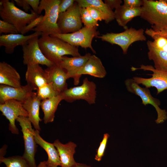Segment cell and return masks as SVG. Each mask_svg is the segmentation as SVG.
Segmentation results:
<instances>
[{
  "label": "cell",
  "instance_id": "obj_1",
  "mask_svg": "<svg viewBox=\"0 0 167 167\" xmlns=\"http://www.w3.org/2000/svg\"><path fill=\"white\" fill-rule=\"evenodd\" d=\"M38 44L47 58L57 64L62 61L63 56L68 55L73 57L81 56L77 47L57 37L50 35L41 36L39 38Z\"/></svg>",
  "mask_w": 167,
  "mask_h": 167
},
{
  "label": "cell",
  "instance_id": "obj_2",
  "mask_svg": "<svg viewBox=\"0 0 167 167\" xmlns=\"http://www.w3.org/2000/svg\"><path fill=\"white\" fill-rule=\"evenodd\" d=\"M141 18L155 32L167 30V4L164 0H143Z\"/></svg>",
  "mask_w": 167,
  "mask_h": 167
},
{
  "label": "cell",
  "instance_id": "obj_3",
  "mask_svg": "<svg viewBox=\"0 0 167 167\" xmlns=\"http://www.w3.org/2000/svg\"><path fill=\"white\" fill-rule=\"evenodd\" d=\"M61 0H41L40 1L38 14H40L43 10L45 13L39 24L32 30L41 32V36L61 33L58 27V7Z\"/></svg>",
  "mask_w": 167,
  "mask_h": 167
},
{
  "label": "cell",
  "instance_id": "obj_4",
  "mask_svg": "<svg viewBox=\"0 0 167 167\" xmlns=\"http://www.w3.org/2000/svg\"><path fill=\"white\" fill-rule=\"evenodd\" d=\"M8 0L0 1V16L2 20L14 25L20 33L23 28L40 15L31 10L28 13L16 7Z\"/></svg>",
  "mask_w": 167,
  "mask_h": 167
},
{
  "label": "cell",
  "instance_id": "obj_5",
  "mask_svg": "<svg viewBox=\"0 0 167 167\" xmlns=\"http://www.w3.org/2000/svg\"><path fill=\"white\" fill-rule=\"evenodd\" d=\"M144 30L142 28L136 30L131 27L127 28L121 32L107 33L98 36L96 38L100 39L111 44L117 45L122 49L124 54H127L130 45L137 41H144L146 37L144 35Z\"/></svg>",
  "mask_w": 167,
  "mask_h": 167
},
{
  "label": "cell",
  "instance_id": "obj_6",
  "mask_svg": "<svg viewBox=\"0 0 167 167\" xmlns=\"http://www.w3.org/2000/svg\"><path fill=\"white\" fill-rule=\"evenodd\" d=\"M97 27H83L78 31L67 34H55L50 36L57 37L70 45L77 47L80 46L85 49H90L94 54L96 52L92 46V42L94 37L100 35L97 30Z\"/></svg>",
  "mask_w": 167,
  "mask_h": 167
},
{
  "label": "cell",
  "instance_id": "obj_7",
  "mask_svg": "<svg viewBox=\"0 0 167 167\" xmlns=\"http://www.w3.org/2000/svg\"><path fill=\"white\" fill-rule=\"evenodd\" d=\"M96 85L94 82L85 78L83 80L81 85L68 88L60 95L63 100L69 103L83 100L91 105L96 102Z\"/></svg>",
  "mask_w": 167,
  "mask_h": 167
},
{
  "label": "cell",
  "instance_id": "obj_8",
  "mask_svg": "<svg viewBox=\"0 0 167 167\" xmlns=\"http://www.w3.org/2000/svg\"><path fill=\"white\" fill-rule=\"evenodd\" d=\"M125 84L128 92L140 97L143 105L150 104L155 108L157 114V118L155 121L157 123H163L167 119V112L160 108V101L152 96L148 88L141 87L133 79H126Z\"/></svg>",
  "mask_w": 167,
  "mask_h": 167
},
{
  "label": "cell",
  "instance_id": "obj_9",
  "mask_svg": "<svg viewBox=\"0 0 167 167\" xmlns=\"http://www.w3.org/2000/svg\"><path fill=\"white\" fill-rule=\"evenodd\" d=\"M16 120L19 122L23 134L24 151L22 156L30 167H37L35 159L37 145L32 123L27 117L19 116Z\"/></svg>",
  "mask_w": 167,
  "mask_h": 167
},
{
  "label": "cell",
  "instance_id": "obj_10",
  "mask_svg": "<svg viewBox=\"0 0 167 167\" xmlns=\"http://www.w3.org/2000/svg\"><path fill=\"white\" fill-rule=\"evenodd\" d=\"M80 8L75 0L66 11L59 14L57 24L61 34L74 32L83 27Z\"/></svg>",
  "mask_w": 167,
  "mask_h": 167
},
{
  "label": "cell",
  "instance_id": "obj_11",
  "mask_svg": "<svg viewBox=\"0 0 167 167\" xmlns=\"http://www.w3.org/2000/svg\"><path fill=\"white\" fill-rule=\"evenodd\" d=\"M131 70L134 71L138 70L144 71H150L152 74V77L146 78L139 77H134L133 79L139 84H142L146 88L155 87L157 89V94H159L167 89V72L162 71L155 69L152 65H142L139 68L132 66Z\"/></svg>",
  "mask_w": 167,
  "mask_h": 167
},
{
  "label": "cell",
  "instance_id": "obj_12",
  "mask_svg": "<svg viewBox=\"0 0 167 167\" xmlns=\"http://www.w3.org/2000/svg\"><path fill=\"white\" fill-rule=\"evenodd\" d=\"M39 36L32 38L27 44L22 46L23 64L27 66L41 64L50 67L54 63L47 58L41 50L38 44Z\"/></svg>",
  "mask_w": 167,
  "mask_h": 167
},
{
  "label": "cell",
  "instance_id": "obj_13",
  "mask_svg": "<svg viewBox=\"0 0 167 167\" xmlns=\"http://www.w3.org/2000/svg\"><path fill=\"white\" fill-rule=\"evenodd\" d=\"M0 110L2 114L9 120V129L12 133L18 134L19 131L15 121L19 116L28 117V113L22 103L14 99L8 100L0 104Z\"/></svg>",
  "mask_w": 167,
  "mask_h": 167
},
{
  "label": "cell",
  "instance_id": "obj_14",
  "mask_svg": "<svg viewBox=\"0 0 167 167\" xmlns=\"http://www.w3.org/2000/svg\"><path fill=\"white\" fill-rule=\"evenodd\" d=\"M33 91L32 88L27 84L19 87H12L5 85H0V104L6 101L14 99L23 102Z\"/></svg>",
  "mask_w": 167,
  "mask_h": 167
},
{
  "label": "cell",
  "instance_id": "obj_15",
  "mask_svg": "<svg viewBox=\"0 0 167 167\" xmlns=\"http://www.w3.org/2000/svg\"><path fill=\"white\" fill-rule=\"evenodd\" d=\"M45 70L47 74L48 83L51 84L59 94L68 88L66 82L68 79L67 72L65 69L58 64H54Z\"/></svg>",
  "mask_w": 167,
  "mask_h": 167
},
{
  "label": "cell",
  "instance_id": "obj_16",
  "mask_svg": "<svg viewBox=\"0 0 167 167\" xmlns=\"http://www.w3.org/2000/svg\"><path fill=\"white\" fill-rule=\"evenodd\" d=\"M107 74L106 70L101 59L95 55H91L88 60L76 74L74 85L79 84L82 75H88L100 78H103Z\"/></svg>",
  "mask_w": 167,
  "mask_h": 167
},
{
  "label": "cell",
  "instance_id": "obj_17",
  "mask_svg": "<svg viewBox=\"0 0 167 167\" xmlns=\"http://www.w3.org/2000/svg\"><path fill=\"white\" fill-rule=\"evenodd\" d=\"M41 35L42 33L39 32H35L28 35L21 33L2 34L0 36V46L5 47V51L6 54H12L16 47L22 46L27 44L32 38Z\"/></svg>",
  "mask_w": 167,
  "mask_h": 167
},
{
  "label": "cell",
  "instance_id": "obj_18",
  "mask_svg": "<svg viewBox=\"0 0 167 167\" xmlns=\"http://www.w3.org/2000/svg\"><path fill=\"white\" fill-rule=\"evenodd\" d=\"M91 54L87 53L85 55L78 57H62V61L58 64L67 72V79L72 78L74 82L76 79V74L88 60Z\"/></svg>",
  "mask_w": 167,
  "mask_h": 167
},
{
  "label": "cell",
  "instance_id": "obj_19",
  "mask_svg": "<svg viewBox=\"0 0 167 167\" xmlns=\"http://www.w3.org/2000/svg\"><path fill=\"white\" fill-rule=\"evenodd\" d=\"M41 101L36 92H33L22 103V105L28 113V118L36 130L40 131L39 122L42 121L39 117V109Z\"/></svg>",
  "mask_w": 167,
  "mask_h": 167
},
{
  "label": "cell",
  "instance_id": "obj_20",
  "mask_svg": "<svg viewBox=\"0 0 167 167\" xmlns=\"http://www.w3.org/2000/svg\"><path fill=\"white\" fill-rule=\"evenodd\" d=\"M25 79L27 84L33 90L37 91L39 88L48 83L45 70L38 64L27 66Z\"/></svg>",
  "mask_w": 167,
  "mask_h": 167
},
{
  "label": "cell",
  "instance_id": "obj_21",
  "mask_svg": "<svg viewBox=\"0 0 167 167\" xmlns=\"http://www.w3.org/2000/svg\"><path fill=\"white\" fill-rule=\"evenodd\" d=\"M53 144L58 152L61 167H71L77 163L74 158L77 146L76 144L70 141L64 144L58 139L55 140Z\"/></svg>",
  "mask_w": 167,
  "mask_h": 167
},
{
  "label": "cell",
  "instance_id": "obj_22",
  "mask_svg": "<svg viewBox=\"0 0 167 167\" xmlns=\"http://www.w3.org/2000/svg\"><path fill=\"white\" fill-rule=\"evenodd\" d=\"M0 84L12 87L21 86L20 77L16 70L7 62H0Z\"/></svg>",
  "mask_w": 167,
  "mask_h": 167
},
{
  "label": "cell",
  "instance_id": "obj_23",
  "mask_svg": "<svg viewBox=\"0 0 167 167\" xmlns=\"http://www.w3.org/2000/svg\"><path fill=\"white\" fill-rule=\"evenodd\" d=\"M34 137L36 144L39 145L46 152L48 156L47 161L50 167L61 166V163L58 152L53 143H49L44 139L40 135V131H34Z\"/></svg>",
  "mask_w": 167,
  "mask_h": 167
},
{
  "label": "cell",
  "instance_id": "obj_24",
  "mask_svg": "<svg viewBox=\"0 0 167 167\" xmlns=\"http://www.w3.org/2000/svg\"><path fill=\"white\" fill-rule=\"evenodd\" d=\"M141 7L132 8L121 5L114 11V18L118 24L125 30L128 28L127 24L134 18L140 16Z\"/></svg>",
  "mask_w": 167,
  "mask_h": 167
},
{
  "label": "cell",
  "instance_id": "obj_25",
  "mask_svg": "<svg viewBox=\"0 0 167 167\" xmlns=\"http://www.w3.org/2000/svg\"><path fill=\"white\" fill-rule=\"evenodd\" d=\"M62 100V96L59 95L41 101L40 107L44 113L43 119L45 124L54 121L55 113L59 104Z\"/></svg>",
  "mask_w": 167,
  "mask_h": 167
},
{
  "label": "cell",
  "instance_id": "obj_26",
  "mask_svg": "<svg viewBox=\"0 0 167 167\" xmlns=\"http://www.w3.org/2000/svg\"><path fill=\"white\" fill-rule=\"evenodd\" d=\"M148 59L153 61L154 68L160 71L167 72V52L157 49L147 42Z\"/></svg>",
  "mask_w": 167,
  "mask_h": 167
},
{
  "label": "cell",
  "instance_id": "obj_27",
  "mask_svg": "<svg viewBox=\"0 0 167 167\" xmlns=\"http://www.w3.org/2000/svg\"><path fill=\"white\" fill-rule=\"evenodd\" d=\"M75 1L81 7L92 6L100 10L106 17V21L105 22L106 24L115 19L114 11L102 0H76Z\"/></svg>",
  "mask_w": 167,
  "mask_h": 167
},
{
  "label": "cell",
  "instance_id": "obj_28",
  "mask_svg": "<svg viewBox=\"0 0 167 167\" xmlns=\"http://www.w3.org/2000/svg\"><path fill=\"white\" fill-rule=\"evenodd\" d=\"M145 33L151 37L153 41H148L154 48L162 51L167 52V39L166 38L153 33L151 28L146 29Z\"/></svg>",
  "mask_w": 167,
  "mask_h": 167
},
{
  "label": "cell",
  "instance_id": "obj_29",
  "mask_svg": "<svg viewBox=\"0 0 167 167\" xmlns=\"http://www.w3.org/2000/svg\"><path fill=\"white\" fill-rule=\"evenodd\" d=\"M0 163L5 164L6 167H30L27 161L22 156H15L8 157L0 158Z\"/></svg>",
  "mask_w": 167,
  "mask_h": 167
},
{
  "label": "cell",
  "instance_id": "obj_30",
  "mask_svg": "<svg viewBox=\"0 0 167 167\" xmlns=\"http://www.w3.org/2000/svg\"><path fill=\"white\" fill-rule=\"evenodd\" d=\"M36 92L38 97L41 101L59 95L54 90L51 84L49 83L39 88Z\"/></svg>",
  "mask_w": 167,
  "mask_h": 167
},
{
  "label": "cell",
  "instance_id": "obj_31",
  "mask_svg": "<svg viewBox=\"0 0 167 167\" xmlns=\"http://www.w3.org/2000/svg\"><path fill=\"white\" fill-rule=\"evenodd\" d=\"M80 12L82 23L85 26L94 27L99 26L97 21L94 19L86 8H80Z\"/></svg>",
  "mask_w": 167,
  "mask_h": 167
},
{
  "label": "cell",
  "instance_id": "obj_32",
  "mask_svg": "<svg viewBox=\"0 0 167 167\" xmlns=\"http://www.w3.org/2000/svg\"><path fill=\"white\" fill-rule=\"evenodd\" d=\"M15 34L19 33L16 27L13 24L2 20H0V34Z\"/></svg>",
  "mask_w": 167,
  "mask_h": 167
},
{
  "label": "cell",
  "instance_id": "obj_33",
  "mask_svg": "<svg viewBox=\"0 0 167 167\" xmlns=\"http://www.w3.org/2000/svg\"><path fill=\"white\" fill-rule=\"evenodd\" d=\"M109 136V135L108 133L104 134L95 157V160L96 161H100L104 156Z\"/></svg>",
  "mask_w": 167,
  "mask_h": 167
},
{
  "label": "cell",
  "instance_id": "obj_34",
  "mask_svg": "<svg viewBox=\"0 0 167 167\" xmlns=\"http://www.w3.org/2000/svg\"><path fill=\"white\" fill-rule=\"evenodd\" d=\"M86 8L94 19L97 21L104 20L105 22H106L105 16L100 10L92 6H89Z\"/></svg>",
  "mask_w": 167,
  "mask_h": 167
},
{
  "label": "cell",
  "instance_id": "obj_35",
  "mask_svg": "<svg viewBox=\"0 0 167 167\" xmlns=\"http://www.w3.org/2000/svg\"><path fill=\"white\" fill-rule=\"evenodd\" d=\"M44 16L42 15H40L38 17L32 21L29 24L24 27L22 29L20 33L24 35L37 26L42 20Z\"/></svg>",
  "mask_w": 167,
  "mask_h": 167
},
{
  "label": "cell",
  "instance_id": "obj_36",
  "mask_svg": "<svg viewBox=\"0 0 167 167\" xmlns=\"http://www.w3.org/2000/svg\"><path fill=\"white\" fill-rule=\"evenodd\" d=\"M75 0H61L59 5V14L66 11L74 4Z\"/></svg>",
  "mask_w": 167,
  "mask_h": 167
},
{
  "label": "cell",
  "instance_id": "obj_37",
  "mask_svg": "<svg viewBox=\"0 0 167 167\" xmlns=\"http://www.w3.org/2000/svg\"><path fill=\"white\" fill-rule=\"evenodd\" d=\"M143 0H124L123 5L132 8H140L143 4Z\"/></svg>",
  "mask_w": 167,
  "mask_h": 167
},
{
  "label": "cell",
  "instance_id": "obj_38",
  "mask_svg": "<svg viewBox=\"0 0 167 167\" xmlns=\"http://www.w3.org/2000/svg\"><path fill=\"white\" fill-rule=\"evenodd\" d=\"M121 0H105L104 3L112 10L117 8L121 5L122 3Z\"/></svg>",
  "mask_w": 167,
  "mask_h": 167
},
{
  "label": "cell",
  "instance_id": "obj_39",
  "mask_svg": "<svg viewBox=\"0 0 167 167\" xmlns=\"http://www.w3.org/2000/svg\"><path fill=\"white\" fill-rule=\"evenodd\" d=\"M14 1L18 6L22 7L25 12L27 13L29 10H31L30 6L27 0H14Z\"/></svg>",
  "mask_w": 167,
  "mask_h": 167
},
{
  "label": "cell",
  "instance_id": "obj_40",
  "mask_svg": "<svg viewBox=\"0 0 167 167\" xmlns=\"http://www.w3.org/2000/svg\"><path fill=\"white\" fill-rule=\"evenodd\" d=\"M27 1L34 11L38 14L40 1L39 0H27Z\"/></svg>",
  "mask_w": 167,
  "mask_h": 167
},
{
  "label": "cell",
  "instance_id": "obj_41",
  "mask_svg": "<svg viewBox=\"0 0 167 167\" xmlns=\"http://www.w3.org/2000/svg\"><path fill=\"white\" fill-rule=\"evenodd\" d=\"M151 29L154 33L163 36L167 39V30H165L161 31L155 32L151 28Z\"/></svg>",
  "mask_w": 167,
  "mask_h": 167
},
{
  "label": "cell",
  "instance_id": "obj_42",
  "mask_svg": "<svg viewBox=\"0 0 167 167\" xmlns=\"http://www.w3.org/2000/svg\"><path fill=\"white\" fill-rule=\"evenodd\" d=\"M37 166V167H50L48 165L47 161L41 162Z\"/></svg>",
  "mask_w": 167,
  "mask_h": 167
},
{
  "label": "cell",
  "instance_id": "obj_43",
  "mask_svg": "<svg viewBox=\"0 0 167 167\" xmlns=\"http://www.w3.org/2000/svg\"><path fill=\"white\" fill-rule=\"evenodd\" d=\"M71 167H91L90 166L86 164L77 163L75 165Z\"/></svg>",
  "mask_w": 167,
  "mask_h": 167
},
{
  "label": "cell",
  "instance_id": "obj_44",
  "mask_svg": "<svg viewBox=\"0 0 167 167\" xmlns=\"http://www.w3.org/2000/svg\"><path fill=\"white\" fill-rule=\"evenodd\" d=\"M166 3L167 4V0H164Z\"/></svg>",
  "mask_w": 167,
  "mask_h": 167
}]
</instances>
